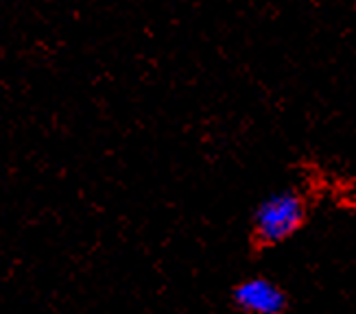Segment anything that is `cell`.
Wrapping results in <instances>:
<instances>
[{
	"label": "cell",
	"mask_w": 356,
	"mask_h": 314,
	"mask_svg": "<svg viewBox=\"0 0 356 314\" xmlns=\"http://www.w3.org/2000/svg\"><path fill=\"white\" fill-rule=\"evenodd\" d=\"M232 301L245 314H284L289 308L286 292L265 277H252L236 284Z\"/></svg>",
	"instance_id": "obj_2"
},
{
	"label": "cell",
	"mask_w": 356,
	"mask_h": 314,
	"mask_svg": "<svg viewBox=\"0 0 356 314\" xmlns=\"http://www.w3.org/2000/svg\"><path fill=\"white\" fill-rule=\"evenodd\" d=\"M306 218L304 199L293 192L282 190L269 195L254 212V238L260 247H273L296 236Z\"/></svg>",
	"instance_id": "obj_1"
}]
</instances>
